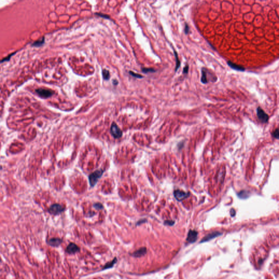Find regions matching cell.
I'll use <instances>...</instances> for the list:
<instances>
[{
  "instance_id": "cell-1",
  "label": "cell",
  "mask_w": 279,
  "mask_h": 279,
  "mask_svg": "<svg viewBox=\"0 0 279 279\" xmlns=\"http://www.w3.org/2000/svg\"><path fill=\"white\" fill-rule=\"evenodd\" d=\"M104 173V171L102 170H99L95 171L92 174H91L89 176V182L91 186L92 187H94L96 184L98 179L101 177L102 174Z\"/></svg>"
},
{
  "instance_id": "cell-2",
  "label": "cell",
  "mask_w": 279,
  "mask_h": 279,
  "mask_svg": "<svg viewBox=\"0 0 279 279\" xmlns=\"http://www.w3.org/2000/svg\"><path fill=\"white\" fill-rule=\"evenodd\" d=\"M36 93L41 98L46 99L51 97L55 93L54 91L46 89H38L36 90Z\"/></svg>"
},
{
  "instance_id": "cell-3",
  "label": "cell",
  "mask_w": 279,
  "mask_h": 279,
  "mask_svg": "<svg viewBox=\"0 0 279 279\" xmlns=\"http://www.w3.org/2000/svg\"><path fill=\"white\" fill-rule=\"evenodd\" d=\"M110 132L111 135L116 139H118L119 138H121L122 136V131L120 129V128L118 126V125L115 123H113L111 125V128H110Z\"/></svg>"
},
{
  "instance_id": "cell-4",
  "label": "cell",
  "mask_w": 279,
  "mask_h": 279,
  "mask_svg": "<svg viewBox=\"0 0 279 279\" xmlns=\"http://www.w3.org/2000/svg\"><path fill=\"white\" fill-rule=\"evenodd\" d=\"M257 115L259 120L263 123H266L269 120V116L261 107L257 108Z\"/></svg>"
},
{
  "instance_id": "cell-5",
  "label": "cell",
  "mask_w": 279,
  "mask_h": 279,
  "mask_svg": "<svg viewBox=\"0 0 279 279\" xmlns=\"http://www.w3.org/2000/svg\"><path fill=\"white\" fill-rule=\"evenodd\" d=\"M65 207L58 204H54L52 205L49 209V212L51 214L57 215L62 213L65 211Z\"/></svg>"
},
{
  "instance_id": "cell-6",
  "label": "cell",
  "mask_w": 279,
  "mask_h": 279,
  "mask_svg": "<svg viewBox=\"0 0 279 279\" xmlns=\"http://www.w3.org/2000/svg\"><path fill=\"white\" fill-rule=\"evenodd\" d=\"M190 196L189 193L184 192L183 191L176 190L174 191V196L176 200L179 201H182Z\"/></svg>"
},
{
  "instance_id": "cell-7",
  "label": "cell",
  "mask_w": 279,
  "mask_h": 279,
  "mask_svg": "<svg viewBox=\"0 0 279 279\" xmlns=\"http://www.w3.org/2000/svg\"><path fill=\"white\" fill-rule=\"evenodd\" d=\"M80 249L79 247L75 244V243H70L68 246L67 247L66 249V252L69 254H75L78 252L80 251Z\"/></svg>"
},
{
  "instance_id": "cell-8",
  "label": "cell",
  "mask_w": 279,
  "mask_h": 279,
  "mask_svg": "<svg viewBox=\"0 0 279 279\" xmlns=\"http://www.w3.org/2000/svg\"><path fill=\"white\" fill-rule=\"evenodd\" d=\"M197 236L198 233L197 231L194 230H190L188 233L187 241L190 243H194L197 240Z\"/></svg>"
},
{
  "instance_id": "cell-9",
  "label": "cell",
  "mask_w": 279,
  "mask_h": 279,
  "mask_svg": "<svg viewBox=\"0 0 279 279\" xmlns=\"http://www.w3.org/2000/svg\"><path fill=\"white\" fill-rule=\"evenodd\" d=\"M62 243V240L58 238H53L47 241V243L52 247H57Z\"/></svg>"
},
{
  "instance_id": "cell-10",
  "label": "cell",
  "mask_w": 279,
  "mask_h": 279,
  "mask_svg": "<svg viewBox=\"0 0 279 279\" xmlns=\"http://www.w3.org/2000/svg\"><path fill=\"white\" fill-rule=\"evenodd\" d=\"M220 235H221V233L219 232H212L211 233H209L208 235H207L205 237H204L202 239L201 243L205 242H207V241H208L209 240H211V239H212L216 238V237H218V236H219Z\"/></svg>"
},
{
  "instance_id": "cell-11",
  "label": "cell",
  "mask_w": 279,
  "mask_h": 279,
  "mask_svg": "<svg viewBox=\"0 0 279 279\" xmlns=\"http://www.w3.org/2000/svg\"><path fill=\"white\" fill-rule=\"evenodd\" d=\"M147 252V249L146 248H141L133 252V256L135 257H140L144 256Z\"/></svg>"
},
{
  "instance_id": "cell-12",
  "label": "cell",
  "mask_w": 279,
  "mask_h": 279,
  "mask_svg": "<svg viewBox=\"0 0 279 279\" xmlns=\"http://www.w3.org/2000/svg\"><path fill=\"white\" fill-rule=\"evenodd\" d=\"M227 64L230 68H231L235 70L239 71H244L245 70V69L244 67L241 66H239L238 65H236V64L232 62L231 61H228Z\"/></svg>"
},
{
  "instance_id": "cell-13",
  "label": "cell",
  "mask_w": 279,
  "mask_h": 279,
  "mask_svg": "<svg viewBox=\"0 0 279 279\" xmlns=\"http://www.w3.org/2000/svg\"><path fill=\"white\" fill-rule=\"evenodd\" d=\"M202 76L201 79V81L203 84H206L208 82V78H207V69L203 68L201 70Z\"/></svg>"
},
{
  "instance_id": "cell-14",
  "label": "cell",
  "mask_w": 279,
  "mask_h": 279,
  "mask_svg": "<svg viewBox=\"0 0 279 279\" xmlns=\"http://www.w3.org/2000/svg\"><path fill=\"white\" fill-rule=\"evenodd\" d=\"M173 52H174V56H175V59H176V68H175V72H176V71L178 70V69L180 68V61L179 59V57H178V53L177 52V51L174 50V49L173 48Z\"/></svg>"
},
{
  "instance_id": "cell-15",
  "label": "cell",
  "mask_w": 279,
  "mask_h": 279,
  "mask_svg": "<svg viewBox=\"0 0 279 279\" xmlns=\"http://www.w3.org/2000/svg\"><path fill=\"white\" fill-rule=\"evenodd\" d=\"M45 43V38L43 37L42 39H39L38 41L35 42L32 44V46L33 47H40L42 46Z\"/></svg>"
},
{
  "instance_id": "cell-16",
  "label": "cell",
  "mask_w": 279,
  "mask_h": 279,
  "mask_svg": "<svg viewBox=\"0 0 279 279\" xmlns=\"http://www.w3.org/2000/svg\"><path fill=\"white\" fill-rule=\"evenodd\" d=\"M117 258H115L113 261H111L109 263H106L104 267V268H102V270H105V269H109V268H112L113 266H114V265L115 263H117Z\"/></svg>"
},
{
  "instance_id": "cell-17",
  "label": "cell",
  "mask_w": 279,
  "mask_h": 279,
  "mask_svg": "<svg viewBox=\"0 0 279 279\" xmlns=\"http://www.w3.org/2000/svg\"><path fill=\"white\" fill-rule=\"evenodd\" d=\"M102 77L104 80H109L110 78V74L109 71L105 69H104L102 70Z\"/></svg>"
},
{
  "instance_id": "cell-18",
  "label": "cell",
  "mask_w": 279,
  "mask_h": 279,
  "mask_svg": "<svg viewBox=\"0 0 279 279\" xmlns=\"http://www.w3.org/2000/svg\"><path fill=\"white\" fill-rule=\"evenodd\" d=\"M248 193L246 192V191H241V193H239L238 194V196L242 198H247L248 196H249V195H248Z\"/></svg>"
},
{
  "instance_id": "cell-19",
  "label": "cell",
  "mask_w": 279,
  "mask_h": 279,
  "mask_svg": "<svg viewBox=\"0 0 279 279\" xmlns=\"http://www.w3.org/2000/svg\"><path fill=\"white\" fill-rule=\"evenodd\" d=\"M142 71L143 73H154L155 72L156 70L153 68H142Z\"/></svg>"
},
{
  "instance_id": "cell-20",
  "label": "cell",
  "mask_w": 279,
  "mask_h": 279,
  "mask_svg": "<svg viewBox=\"0 0 279 279\" xmlns=\"http://www.w3.org/2000/svg\"><path fill=\"white\" fill-rule=\"evenodd\" d=\"M129 73H130V74L131 76H134L135 77H136V78H142L143 77V76H142L141 75L139 74L135 73L134 72H133V71H129Z\"/></svg>"
},
{
  "instance_id": "cell-21",
  "label": "cell",
  "mask_w": 279,
  "mask_h": 279,
  "mask_svg": "<svg viewBox=\"0 0 279 279\" xmlns=\"http://www.w3.org/2000/svg\"><path fill=\"white\" fill-rule=\"evenodd\" d=\"M94 207L95 208H96L98 210H99V209H102L103 208V206L101 204L98 203H95L94 204Z\"/></svg>"
},
{
  "instance_id": "cell-22",
  "label": "cell",
  "mask_w": 279,
  "mask_h": 279,
  "mask_svg": "<svg viewBox=\"0 0 279 279\" xmlns=\"http://www.w3.org/2000/svg\"><path fill=\"white\" fill-rule=\"evenodd\" d=\"M274 138H276V139H278V137H279V132H278V129H276L272 134Z\"/></svg>"
},
{
  "instance_id": "cell-23",
  "label": "cell",
  "mask_w": 279,
  "mask_h": 279,
  "mask_svg": "<svg viewBox=\"0 0 279 279\" xmlns=\"http://www.w3.org/2000/svg\"><path fill=\"white\" fill-rule=\"evenodd\" d=\"M15 53H12V54H11L9 56H7V57H6V58H3V60H1V61H0V63H3V62H6V61H8L10 60V58H11V57L12 56L14 55Z\"/></svg>"
},
{
  "instance_id": "cell-24",
  "label": "cell",
  "mask_w": 279,
  "mask_h": 279,
  "mask_svg": "<svg viewBox=\"0 0 279 279\" xmlns=\"http://www.w3.org/2000/svg\"><path fill=\"white\" fill-rule=\"evenodd\" d=\"M95 15H97L98 16H99V17H101L103 18H105V19H110V17L109 16H108L107 15H106V14H100V13H95Z\"/></svg>"
},
{
  "instance_id": "cell-25",
  "label": "cell",
  "mask_w": 279,
  "mask_h": 279,
  "mask_svg": "<svg viewBox=\"0 0 279 279\" xmlns=\"http://www.w3.org/2000/svg\"><path fill=\"white\" fill-rule=\"evenodd\" d=\"M189 31H190L189 26L188 23H185V27H184V33H185V35H188L189 32Z\"/></svg>"
},
{
  "instance_id": "cell-26",
  "label": "cell",
  "mask_w": 279,
  "mask_h": 279,
  "mask_svg": "<svg viewBox=\"0 0 279 279\" xmlns=\"http://www.w3.org/2000/svg\"><path fill=\"white\" fill-rule=\"evenodd\" d=\"M188 71H189V65H187L184 69H183V73L184 74H187L188 73Z\"/></svg>"
},
{
  "instance_id": "cell-27",
  "label": "cell",
  "mask_w": 279,
  "mask_h": 279,
  "mask_svg": "<svg viewBox=\"0 0 279 279\" xmlns=\"http://www.w3.org/2000/svg\"><path fill=\"white\" fill-rule=\"evenodd\" d=\"M174 222L173 221H165V224L167 225H173L174 224Z\"/></svg>"
},
{
  "instance_id": "cell-28",
  "label": "cell",
  "mask_w": 279,
  "mask_h": 279,
  "mask_svg": "<svg viewBox=\"0 0 279 279\" xmlns=\"http://www.w3.org/2000/svg\"><path fill=\"white\" fill-rule=\"evenodd\" d=\"M235 214H236V212H235L234 210L233 209H231V216H232V217H234Z\"/></svg>"
},
{
  "instance_id": "cell-29",
  "label": "cell",
  "mask_w": 279,
  "mask_h": 279,
  "mask_svg": "<svg viewBox=\"0 0 279 279\" xmlns=\"http://www.w3.org/2000/svg\"><path fill=\"white\" fill-rule=\"evenodd\" d=\"M114 85H117L118 84V81L117 80H114Z\"/></svg>"
}]
</instances>
